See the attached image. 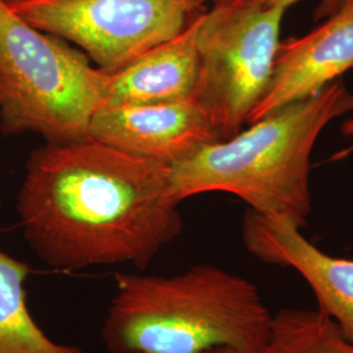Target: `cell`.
I'll use <instances>...</instances> for the list:
<instances>
[{"mask_svg":"<svg viewBox=\"0 0 353 353\" xmlns=\"http://www.w3.org/2000/svg\"><path fill=\"white\" fill-rule=\"evenodd\" d=\"M341 131L347 137H353V117L343 123Z\"/></svg>","mask_w":353,"mask_h":353,"instance_id":"obj_14","label":"cell"},{"mask_svg":"<svg viewBox=\"0 0 353 353\" xmlns=\"http://www.w3.org/2000/svg\"><path fill=\"white\" fill-rule=\"evenodd\" d=\"M170 168L94 140L30 152L16 199L23 236L51 268L145 270L183 229Z\"/></svg>","mask_w":353,"mask_h":353,"instance_id":"obj_1","label":"cell"},{"mask_svg":"<svg viewBox=\"0 0 353 353\" xmlns=\"http://www.w3.org/2000/svg\"><path fill=\"white\" fill-rule=\"evenodd\" d=\"M353 68V3L313 32L279 45L272 76L246 123L252 125L292 102L314 96Z\"/></svg>","mask_w":353,"mask_h":353,"instance_id":"obj_9","label":"cell"},{"mask_svg":"<svg viewBox=\"0 0 353 353\" xmlns=\"http://www.w3.org/2000/svg\"><path fill=\"white\" fill-rule=\"evenodd\" d=\"M198 6H203L205 3H217V1H223V0H194Z\"/></svg>","mask_w":353,"mask_h":353,"instance_id":"obj_16","label":"cell"},{"mask_svg":"<svg viewBox=\"0 0 353 353\" xmlns=\"http://www.w3.org/2000/svg\"><path fill=\"white\" fill-rule=\"evenodd\" d=\"M254 353H353V341L318 309L288 307L272 314L265 341Z\"/></svg>","mask_w":353,"mask_h":353,"instance_id":"obj_12","label":"cell"},{"mask_svg":"<svg viewBox=\"0 0 353 353\" xmlns=\"http://www.w3.org/2000/svg\"><path fill=\"white\" fill-rule=\"evenodd\" d=\"M202 353H243L241 351H237L234 348H230V347H217V348H212V350H208V351H204Z\"/></svg>","mask_w":353,"mask_h":353,"instance_id":"obj_15","label":"cell"},{"mask_svg":"<svg viewBox=\"0 0 353 353\" xmlns=\"http://www.w3.org/2000/svg\"><path fill=\"white\" fill-rule=\"evenodd\" d=\"M198 16L176 37L108 75L102 105H153L192 100L198 75Z\"/></svg>","mask_w":353,"mask_h":353,"instance_id":"obj_10","label":"cell"},{"mask_svg":"<svg viewBox=\"0 0 353 353\" xmlns=\"http://www.w3.org/2000/svg\"><path fill=\"white\" fill-rule=\"evenodd\" d=\"M350 112L352 92L341 81L331 83L172 166L174 196L182 202L204 192L233 194L252 211L301 229L312 210L314 144L330 122Z\"/></svg>","mask_w":353,"mask_h":353,"instance_id":"obj_3","label":"cell"},{"mask_svg":"<svg viewBox=\"0 0 353 353\" xmlns=\"http://www.w3.org/2000/svg\"><path fill=\"white\" fill-rule=\"evenodd\" d=\"M89 139L169 168L201 147L219 141L194 100L153 105H101L89 125Z\"/></svg>","mask_w":353,"mask_h":353,"instance_id":"obj_7","label":"cell"},{"mask_svg":"<svg viewBox=\"0 0 353 353\" xmlns=\"http://www.w3.org/2000/svg\"><path fill=\"white\" fill-rule=\"evenodd\" d=\"M283 7L223 0L198 16L199 75L192 100L219 140L239 134L270 84Z\"/></svg>","mask_w":353,"mask_h":353,"instance_id":"obj_5","label":"cell"},{"mask_svg":"<svg viewBox=\"0 0 353 353\" xmlns=\"http://www.w3.org/2000/svg\"><path fill=\"white\" fill-rule=\"evenodd\" d=\"M81 50L41 32L0 0V132L37 134L49 144L89 139L108 74Z\"/></svg>","mask_w":353,"mask_h":353,"instance_id":"obj_4","label":"cell"},{"mask_svg":"<svg viewBox=\"0 0 353 353\" xmlns=\"http://www.w3.org/2000/svg\"><path fill=\"white\" fill-rule=\"evenodd\" d=\"M242 239L259 261L297 271L314 292L318 310L353 341V259L321 252L300 228L250 208L243 216Z\"/></svg>","mask_w":353,"mask_h":353,"instance_id":"obj_8","label":"cell"},{"mask_svg":"<svg viewBox=\"0 0 353 353\" xmlns=\"http://www.w3.org/2000/svg\"><path fill=\"white\" fill-rule=\"evenodd\" d=\"M0 207H1V194H0Z\"/></svg>","mask_w":353,"mask_h":353,"instance_id":"obj_17","label":"cell"},{"mask_svg":"<svg viewBox=\"0 0 353 353\" xmlns=\"http://www.w3.org/2000/svg\"><path fill=\"white\" fill-rule=\"evenodd\" d=\"M101 328L110 353H254L272 314L256 287L214 265L173 276L117 274Z\"/></svg>","mask_w":353,"mask_h":353,"instance_id":"obj_2","label":"cell"},{"mask_svg":"<svg viewBox=\"0 0 353 353\" xmlns=\"http://www.w3.org/2000/svg\"><path fill=\"white\" fill-rule=\"evenodd\" d=\"M255 4L263 6V7H283L285 10H288L290 6L296 4L300 0H250ZM353 0H323L325 7L327 8L331 13L336 12L339 8L345 4H351Z\"/></svg>","mask_w":353,"mask_h":353,"instance_id":"obj_13","label":"cell"},{"mask_svg":"<svg viewBox=\"0 0 353 353\" xmlns=\"http://www.w3.org/2000/svg\"><path fill=\"white\" fill-rule=\"evenodd\" d=\"M38 30L80 48L112 75L182 33L201 7L194 0H4Z\"/></svg>","mask_w":353,"mask_h":353,"instance_id":"obj_6","label":"cell"},{"mask_svg":"<svg viewBox=\"0 0 353 353\" xmlns=\"http://www.w3.org/2000/svg\"><path fill=\"white\" fill-rule=\"evenodd\" d=\"M30 265L0 249V353H84L50 339L30 314L26 283Z\"/></svg>","mask_w":353,"mask_h":353,"instance_id":"obj_11","label":"cell"}]
</instances>
